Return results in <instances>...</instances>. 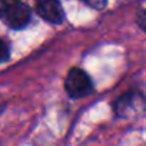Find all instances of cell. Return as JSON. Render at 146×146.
<instances>
[{"label":"cell","instance_id":"cell-1","mask_svg":"<svg viewBox=\"0 0 146 146\" xmlns=\"http://www.w3.org/2000/svg\"><path fill=\"white\" fill-rule=\"evenodd\" d=\"M32 17V10L22 2H5L0 0V20L7 27L19 30L27 26Z\"/></svg>","mask_w":146,"mask_h":146},{"label":"cell","instance_id":"cell-2","mask_svg":"<svg viewBox=\"0 0 146 146\" xmlns=\"http://www.w3.org/2000/svg\"><path fill=\"white\" fill-rule=\"evenodd\" d=\"M113 110L119 117L132 119L146 110V96L142 92H127L113 103Z\"/></svg>","mask_w":146,"mask_h":146},{"label":"cell","instance_id":"cell-3","mask_svg":"<svg viewBox=\"0 0 146 146\" xmlns=\"http://www.w3.org/2000/svg\"><path fill=\"white\" fill-rule=\"evenodd\" d=\"M64 89L72 99H82L92 93L93 83L90 76L83 69L72 67L64 79Z\"/></svg>","mask_w":146,"mask_h":146},{"label":"cell","instance_id":"cell-4","mask_svg":"<svg viewBox=\"0 0 146 146\" xmlns=\"http://www.w3.org/2000/svg\"><path fill=\"white\" fill-rule=\"evenodd\" d=\"M36 12L52 25H60L64 20V12L59 2H40L36 5Z\"/></svg>","mask_w":146,"mask_h":146},{"label":"cell","instance_id":"cell-5","mask_svg":"<svg viewBox=\"0 0 146 146\" xmlns=\"http://www.w3.org/2000/svg\"><path fill=\"white\" fill-rule=\"evenodd\" d=\"M10 56V50H9V44L3 40L0 39V63H3L9 59Z\"/></svg>","mask_w":146,"mask_h":146},{"label":"cell","instance_id":"cell-6","mask_svg":"<svg viewBox=\"0 0 146 146\" xmlns=\"http://www.w3.org/2000/svg\"><path fill=\"white\" fill-rule=\"evenodd\" d=\"M137 25L140 26V29H143L146 32V15H145L143 10H140L137 13Z\"/></svg>","mask_w":146,"mask_h":146},{"label":"cell","instance_id":"cell-7","mask_svg":"<svg viewBox=\"0 0 146 146\" xmlns=\"http://www.w3.org/2000/svg\"><path fill=\"white\" fill-rule=\"evenodd\" d=\"M86 5L90 7H95V9H102L106 6V2H86Z\"/></svg>","mask_w":146,"mask_h":146},{"label":"cell","instance_id":"cell-8","mask_svg":"<svg viewBox=\"0 0 146 146\" xmlns=\"http://www.w3.org/2000/svg\"><path fill=\"white\" fill-rule=\"evenodd\" d=\"M143 12H145V15H146V10H143Z\"/></svg>","mask_w":146,"mask_h":146}]
</instances>
